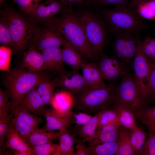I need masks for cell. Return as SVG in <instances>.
<instances>
[{
	"instance_id": "obj_1",
	"label": "cell",
	"mask_w": 155,
	"mask_h": 155,
	"mask_svg": "<svg viewBox=\"0 0 155 155\" xmlns=\"http://www.w3.org/2000/svg\"><path fill=\"white\" fill-rule=\"evenodd\" d=\"M41 24L55 29L84 57L93 60L99 57L88 40L80 18L73 7H68L59 16L47 20Z\"/></svg>"
},
{
	"instance_id": "obj_2",
	"label": "cell",
	"mask_w": 155,
	"mask_h": 155,
	"mask_svg": "<svg viewBox=\"0 0 155 155\" xmlns=\"http://www.w3.org/2000/svg\"><path fill=\"white\" fill-rule=\"evenodd\" d=\"M74 5L76 7L74 9L80 18L88 40L100 57L109 39L110 32L107 25L99 13L85 2Z\"/></svg>"
},
{
	"instance_id": "obj_3",
	"label": "cell",
	"mask_w": 155,
	"mask_h": 155,
	"mask_svg": "<svg viewBox=\"0 0 155 155\" xmlns=\"http://www.w3.org/2000/svg\"><path fill=\"white\" fill-rule=\"evenodd\" d=\"M74 97L75 109L93 116L113 107L117 99L116 86L111 83L105 88L88 86Z\"/></svg>"
},
{
	"instance_id": "obj_4",
	"label": "cell",
	"mask_w": 155,
	"mask_h": 155,
	"mask_svg": "<svg viewBox=\"0 0 155 155\" xmlns=\"http://www.w3.org/2000/svg\"><path fill=\"white\" fill-rule=\"evenodd\" d=\"M98 12L107 25L110 33L138 34L145 28L144 22L127 3L112 8H101Z\"/></svg>"
},
{
	"instance_id": "obj_5",
	"label": "cell",
	"mask_w": 155,
	"mask_h": 155,
	"mask_svg": "<svg viewBox=\"0 0 155 155\" xmlns=\"http://www.w3.org/2000/svg\"><path fill=\"white\" fill-rule=\"evenodd\" d=\"M8 72L5 80L6 91L14 105L20 104L29 91L43 81L49 78L45 71L34 72L23 68Z\"/></svg>"
},
{
	"instance_id": "obj_6",
	"label": "cell",
	"mask_w": 155,
	"mask_h": 155,
	"mask_svg": "<svg viewBox=\"0 0 155 155\" xmlns=\"http://www.w3.org/2000/svg\"><path fill=\"white\" fill-rule=\"evenodd\" d=\"M1 14L7 23L14 50L20 53L30 46L38 24L10 7L1 10Z\"/></svg>"
},
{
	"instance_id": "obj_7",
	"label": "cell",
	"mask_w": 155,
	"mask_h": 155,
	"mask_svg": "<svg viewBox=\"0 0 155 155\" xmlns=\"http://www.w3.org/2000/svg\"><path fill=\"white\" fill-rule=\"evenodd\" d=\"M117 100L122 106L137 115L145 106L146 101L133 75L128 72L116 86Z\"/></svg>"
},
{
	"instance_id": "obj_8",
	"label": "cell",
	"mask_w": 155,
	"mask_h": 155,
	"mask_svg": "<svg viewBox=\"0 0 155 155\" xmlns=\"http://www.w3.org/2000/svg\"><path fill=\"white\" fill-rule=\"evenodd\" d=\"M10 112L11 125L26 142L43 121L42 118L30 112L20 103L17 105L12 104Z\"/></svg>"
},
{
	"instance_id": "obj_9",
	"label": "cell",
	"mask_w": 155,
	"mask_h": 155,
	"mask_svg": "<svg viewBox=\"0 0 155 155\" xmlns=\"http://www.w3.org/2000/svg\"><path fill=\"white\" fill-rule=\"evenodd\" d=\"M140 36L127 32L117 34L112 45L113 56L130 66L137 53Z\"/></svg>"
},
{
	"instance_id": "obj_10",
	"label": "cell",
	"mask_w": 155,
	"mask_h": 155,
	"mask_svg": "<svg viewBox=\"0 0 155 155\" xmlns=\"http://www.w3.org/2000/svg\"><path fill=\"white\" fill-rule=\"evenodd\" d=\"M65 40L52 27L46 24L39 26L38 24L30 46H33L38 52L42 53L46 49L60 48Z\"/></svg>"
},
{
	"instance_id": "obj_11",
	"label": "cell",
	"mask_w": 155,
	"mask_h": 155,
	"mask_svg": "<svg viewBox=\"0 0 155 155\" xmlns=\"http://www.w3.org/2000/svg\"><path fill=\"white\" fill-rule=\"evenodd\" d=\"M142 41L140 36L137 53L130 66L134 78L147 102L150 100L148 92L149 60L143 51Z\"/></svg>"
},
{
	"instance_id": "obj_12",
	"label": "cell",
	"mask_w": 155,
	"mask_h": 155,
	"mask_svg": "<svg viewBox=\"0 0 155 155\" xmlns=\"http://www.w3.org/2000/svg\"><path fill=\"white\" fill-rule=\"evenodd\" d=\"M100 57L98 67L104 80L110 83L130 72L129 66L114 56L103 53Z\"/></svg>"
},
{
	"instance_id": "obj_13",
	"label": "cell",
	"mask_w": 155,
	"mask_h": 155,
	"mask_svg": "<svg viewBox=\"0 0 155 155\" xmlns=\"http://www.w3.org/2000/svg\"><path fill=\"white\" fill-rule=\"evenodd\" d=\"M45 1V3L38 5L28 15V18L33 22L41 24L61 13L68 7L62 0Z\"/></svg>"
},
{
	"instance_id": "obj_14",
	"label": "cell",
	"mask_w": 155,
	"mask_h": 155,
	"mask_svg": "<svg viewBox=\"0 0 155 155\" xmlns=\"http://www.w3.org/2000/svg\"><path fill=\"white\" fill-rule=\"evenodd\" d=\"M53 80L56 88L67 91L75 96L88 86L78 71L65 70Z\"/></svg>"
},
{
	"instance_id": "obj_15",
	"label": "cell",
	"mask_w": 155,
	"mask_h": 155,
	"mask_svg": "<svg viewBox=\"0 0 155 155\" xmlns=\"http://www.w3.org/2000/svg\"><path fill=\"white\" fill-rule=\"evenodd\" d=\"M41 53L44 63L41 71H49L59 75L65 70L60 48L46 49Z\"/></svg>"
},
{
	"instance_id": "obj_16",
	"label": "cell",
	"mask_w": 155,
	"mask_h": 155,
	"mask_svg": "<svg viewBox=\"0 0 155 155\" xmlns=\"http://www.w3.org/2000/svg\"><path fill=\"white\" fill-rule=\"evenodd\" d=\"M74 102V96L71 93L61 90L55 94L50 105L58 113L66 116L72 113Z\"/></svg>"
},
{
	"instance_id": "obj_17",
	"label": "cell",
	"mask_w": 155,
	"mask_h": 155,
	"mask_svg": "<svg viewBox=\"0 0 155 155\" xmlns=\"http://www.w3.org/2000/svg\"><path fill=\"white\" fill-rule=\"evenodd\" d=\"M82 75L88 86L94 88L106 87L98 66L93 63L86 61L81 69Z\"/></svg>"
},
{
	"instance_id": "obj_18",
	"label": "cell",
	"mask_w": 155,
	"mask_h": 155,
	"mask_svg": "<svg viewBox=\"0 0 155 155\" xmlns=\"http://www.w3.org/2000/svg\"><path fill=\"white\" fill-rule=\"evenodd\" d=\"M44 62L41 53L32 45L23 55L22 68L34 72L41 71Z\"/></svg>"
},
{
	"instance_id": "obj_19",
	"label": "cell",
	"mask_w": 155,
	"mask_h": 155,
	"mask_svg": "<svg viewBox=\"0 0 155 155\" xmlns=\"http://www.w3.org/2000/svg\"><path fill=\"white\" fill-rule=\"evenodd\" d=\"M61 49L62 55L64 64L73 70L78 71L86 61L82 55L66 40Z\"/></svg>"
},
{
	"instance_id": "obj_20",
	"label": "cell",
	"mask_w": 155,
	"mask_h": 155,
	"mask_svg": "<svg viewBox=\"0 0 155 155\" xmlns=\"http://www.w3.org/2000/svg\"><path fill=\"white\" fill-rule=\"evenodd\" d=\"M60 134L61 132L59 131L50 130L44 126L33 131L29 136L26 142L32 148L58 140Z\"/></svg>"
},
{
	"instance_id": "obj_21",
	"label": "cell",
	"mask_w": 155,
	"mask_h": 155,
	"mask_svg": "<svg viewBox=\"0 0 155 155\" xmlns=\"http://www.w3.org/2000/svg\"><path fill=\"white\" fill-rule=\"evenodd\" d=\"M3 146L13 151H21L27 152L30 155H35L32 148L11 125L6 141Z\"/></svg>"
},
{
	"instance_id": "obj_22",
	"label": "cell",
	"mask_w": 155,
	"mask_h": 155,
	"mask_svg": "<svg viewBox=\"0 0 155 155\" xmlns=\"http://www.w3.org/2000/svg\"><path fill=\"white\" fill-rule=\"evenodd\" d=\"M119 126L110 124L104 126L96 130L94 138L88 143L92 146L106 142L117 141L119 137Z\"/></svg>"
},
{
	"instance_id": "obj_23",
	"label": "cell",
	"mask_w": 155,
	"mask_h": 155,
	"mask_svg": "<svg viewBox=\"0 0 155 155\" xmlns=\"http://www.w3.org/2000/svg\"><path fill=\"white\" fill-rule=\"evenodd\" d=\"M20 103L24 105L31 113L41 116L45 107L36 88L27 93L22 99Z\"/></svg>"
},
{
	"instance_id": "obj_24",
	"label": "cell",
	"mask_w": 155,
	"mask_h": 155,
	"mask_svg": "<svg viewBox=\"0 0 155 155\" xmlns=\"http://www.w3.org/2000/svg\"><path fill=\"white\" fill-rule=\"evenodd\" d=\"M105 110L102 111L93 116L86 124L75 126L78 133L86 142L88 143L94 138L100 119Z\"/></svg>"
},
{
	"instance_id": "obj_25",
	"label": "cell",
	"mask_w": 155,
	"mask_h": 155,
	"mask_svg": "<svg viewBox=\"0 0 155 155\" xmlns=\"http://www.w3.org/2000/svg\"><path fill=\"white\" fill-rule=\"evenodd\" d=\"M63 117H56L47 114L43 116L46 118L45 127L48 130H58L60 132L68 130V128L73 123L72 113Z\"/></svg>"
},
{
	"instance_id": "obj_26",
	"label": "cell",
	"mask_w": 155,
	"mask_h": 155,
	"mask_svg": "<svg viewBox=\"0 0 155 155\" xmlns=\"http://www.w3.org/2000/svg\"><path fill=\"white\" fill-rule=\"evenodd\" d=\"M118 148L115 155H134L131 145L130 130L123 126L119 127Z\"/></svg>"
},
{
	"instance_id": "obj_27",
	"label": "cell",
	"mask_w": 155,
	"mask_h": 155,
	"mask_svg": "<svg viewBox=\"0 0 155 155\" xmlns=\"http://www.w3.org/2000/svg\"><path fill=\"white\" fill-rule=\"evenodd\" d=\"M112 108L117 112L122 126L130 130H135L137 126L135 115L132 112L122 106L117 100Z\"/></svg>"
},
{
	"instance_id": "obj_28",
	"label": "cell",
	"mask_w": 155,
	"mask_h": 155,
	"mask_svg": "<svg viewBox=\"0 0 155 155\" xmlns=\"http://www.w3.org/2000/svg\"><path fill=\"white\" fill-rule=\"evenodd\" d=\"M56 88L53 80H50L49 78L43 81L38 86L37 90L44 105H50Z\"/></svg>"
},
{
	"instance_id": "obj_29",
	"label": "cell",
	"mask_w": 155,
	"mask_h": 155,
	"mask_svg": "<svg viewBox=\"0 0 155 155\" xmlns=\"http://www.w3.org/2000/svg\"><path fill=\"white\" fill-rule=\"evenodd\" d=\"M58 140L62 155H75L74 144L76 139L68 130L61 132Z\"/></svg>"
},
{
	"instance_id": "obj_30",
	"label": "cell",
	"mask_w": 155,
	"mask_h": 155,
	"mask_svg": "<svg viewBox=\"0 0 155 155\" xmlns=\"http://www.w3.org/2000/svg\"><path fill=\"white\" fill-rule=\"evenodd\" d=\"M91 148V155H115L117 148V141L98 144Z\"/></svg>"
},
{
	"instance_id": "obj_31",
	"label": "cell",
	"mask_w": 155,
	"mask_h": 155,
	"mask_svg": "<svg viewBox=\"0 0 155 155\" xmlns=\"http://www.w3.org/2000/svg\"><path fill=\"white\" fill-rule=\"evenodd\" d=\"M110 124L119 127L122 126L118 113L113 108L104 111L100 118L96 130L104 126Z\"/></svg>"
},
{
	"instance_id": "obj_32",
	"label": "cell",
	"mask_w": 155,
	"mask_h": 155,
	"mask_svg": "<svg viewBox=\"0 0 155 155\" xmlns=\"http://www.w3.org/2000/svg\"><path fill=\"white\" fill-rule=\"evenodd\" d=\"M11 126V119L8 112L0 109V147L4 144Z\"/></svg>"
},
{
	"instance_id": "obj_33",
	"label": "cell",
	"mask_w": 155,
	"mask_h": 155,
	"mask_svg": "<svg viewBox=\"0 0 155 155\" xmlns=\"http://www.w3.org/2000/svg\"><path fill=\"white\" fill-rule=\"evenodd\" d=\"M135 11L142 18L155 21V0H146L143 1Z\"/></svg>"
},
{
	"instance_id": "obj_34",
	"label": "cell",
	"mask_w": 155,
	"mask_h": 155,
	"mask_svg": "<svg viewBox=\"0 0 155 155\" xmlns=\"http://www.w3.org/2000/svg\"><path fill=\"white\" fill-rule=\"evenodd\" d=\"M35 155H62L59 145L52 142L32 148Z\"/></svg>"
},
{
	"instance_id": "obj_35",
	"label": "cell",
	"mask_w": 155,
	"mask_h": 155,
	"mask_svg": "<svg viewBox=\"0 0 155 155\" xmlns=\"http://www.w3.org/2000/svg\"><path fill=\"white\" fill-rule=\"evenodd\" d=\"M0 43L14 50L7 23L1 16L0 19Z\"/></svg>"
},
{
	"instance_id": "obj_36",
	"label": "cell",
	"mask_w": 155,
	"mask_h": 155,
	"mask_svg": "<svg viewBox=\"0 0 155 155\" xmlns=\"http://www.w3.org/2000/svg\"><path fill=\"white\" fill-rule=\"evenodd\" d=\"M12 49L3 45L0 46V69L9 71H10L11 59Z\"/></svg>"
},
{
	"instance_id": "obj_37",
	"label": "cell",
	"mask_w": 155,
	"mask_h": 155,
	"mask_svg": "<svg viewBox=\"0 0 155 155\" xmlns=\"http://www.w3.org/2000/svg\"><path fill=\"white\" fill-rule=\"evenodd\" d=\"M150 129L148 137L143 147L137 155H155V132Z\"/></svg>"
},
{
	"instance_id": "obj_38",
	"label": "cell",
	"mask_w": 155,
	"mask_h": 155,
	"mask_svg": "<svg viewBox=\"0 0 155 155\" xmlns=\"http://www.w3.org/2000/svg\"><path fill=\"white\" fill-rule=\"evenodd\" d=\"M143 51L151 61L155 62V38L146 37L142 41Z\"/></svg>"
},
{
	"instance_id": "obj_39",
	"label": "cell",
	"mask_w": 155,
	"mask_h": 155,
	"mask_svg": "<svg viewBox=\"0 0 155 155\" xmlns=\"http://www.w3.org/2000/svg\"><path fill=\"white\" fill-rule=\"evenodd\" d=\"M129 0H89L86 2L88 5L96 9H100L109 5L115 7L128 3Z\"/></svg>"
},
{
	"instance_id": "obj_40",
	"label": "cell",
	"mask_w": 155,
	"mask_h": 155,
	"mask_svg": "<svg viewBox=\"0 0 155 155\" xmlns=\"http://www.w3.org/2000/svg\"><path fill=\"white\" fill-rule=\"evenodd\" d=\"M148 81V92L150 99H155V62L149 60Z\"/></svg>"
},
{
	"instance_id": "obj_41",
	"label": "cell",
	"mask_w": 155,
	"mask_h": 155,
	"mask_svg": "<svg viewBox=\"0 0 155 155\" xmlns=\"http://www.w3.org/2000/svg\"><path fill=\"white\" fill-rule=\"evenodd\" d=\"M43 0H13L20 10L25 14H30L34 8Z\"/></svg>"
},
{
	"instance_id": "obj_42",
	"label": "cell",
	"mask_w": 155,
	"mask_h": 155,
	"mask_svg": "<svg viewBox=\"0 0 155 155\" xmlns=\"http://www.w3.org/2000/svg\"><path fill=\"white\" fill-rule=\"evenodd\" d=\"M73 123L76 126L83 125L88 122L93 116L82 112H73Z\"/></svg>"
},
{
	"instance_id": "obj_43",
	"label": "cell",
	"mask_w": 155,
	"mask_h": 155,
	"mask_svg": "<svg viewBox=\"0 0 155 155\" xmlns=\"http://www.w3.org/2000/svg\"><path fill=\"white\" fill-rule=\"evenodd\" d=\"M137 116L140 120H145L155 123V106L144 107Z\"/></svg>"
},
{
	"instance_id": "obj_44",
	"label": "cell",
	"mask_w": 155,
	"mask_h": 155,
	"mask_svg": "<svg viewBox=\"0 0 155 155\" xmlns=\"http://www.w3.org/2000/svg\"><path fill=\"white\" fill-rule=\"evenodd\" d=\"M86 142L83 139H76L75 155H91V147L86 146Z\"/></svg>"
},
{
	"instance_id": "obj_45",
	"label": "cell",
	"mask_w": 155,
	"mask_h": 155,
	"mask_svg": "<svg viewBox=\"0 0 155 155\" xmlns=\"http://www.w3.org/2000/svg\"><path fill=\"white\" fill-rule=\"evenodd\" d=\"M10 98L7 92L0 89V109L10 111L12 103L9 101Z\"/></svg>"
},
{
	"instance_id": "obj_46",
	"label": "cell",
	"mask_w": 155,
	"mask_h": 155,
	"mask_svg": "<svg viewBox=\"0 0 155 155\" xmlns=\"http://www.w3.org/2000/svg\"><path fill=\"white\" fill-rule=\"evenodd\" d=\"M136 132L137 138V154L139 152L143 147L146 140V133L141 128L137 126L134 130Z\"/></svg>"
},
{
	"instance_id": "obj_47",
	"label": "cell",
	"mask_w": 155,
	"mask_h": 155,
	"mask_svg": "<svg viewBox=\"0 0 155 155\" xmlns=\"http://www.w3.org/2000/svg\"><path fill=\"white\" fill-rule=\"evenodd\" d=\"M131 143L133 152L134 155H136L137 146V138L135 131L130 130Z\"/></svg>"
},
{
	"instance_id": "obj_48",
	"label": "cell",
	"mask_w": 155,
	"mask_h": 155,
	"mask_svg": "<svg viewBox=\"0 0 155 155\" xmlns=\"http://www.w3.org/2000/svg\"><path fill=\"white\" fill-rule=\"evenodd\" d=\"M146 0H129L127 3V5L130 8L135 11L139 5Z\"/></svg>"
},
{
	"instance_id": "obj_49",
	"label": "cell",
	"mask_w": 155,
	"mask_h": 155,
	"mask_svg": "<svg viewBox=\"0 0 155 155\" xmlns=\"http://www.w3.org/2000/svg\"><path fill=\"white\" fill-rule=\"evenodd\" d=\"M65 4L70 8L73 7L74 5L85 2L88 0H62Z\"/></svg>"
},
{
	"instance_id": "obj_50",
	"label": "cell",
	"mask_w": 155,
	"mask_h": 155,
	"mask_svg": "<svg viewBox=\"0 0 155 155\" xmlns=\"http://www.w3.org/2000/svg\"><path fill=\"white\" fill-rule=\"evenodd\" d=\"M143 124L155 132V123L145 120H140Z\"/></svg>"
},
{
	"instance_id": "obj_51",
	"label": "cell",
	"mask_w": 155,
	"mask_h": 155,
	"mask_svg": "<svg viewBox=\"0 0 155 155\" xmlns=\"http://www.w3.org/2000/svg\"><path fill=\"white\" fill-rule=\"evenodd\" d=\"M14 155H30V154L26 152L15 150L13 152Z\"/></svg>"
},
{
	"instance_id": "obj_52",
	"label": "cell",
	"mask_w": 155,
	"mask_h": 155,
	"mask_svg": "<svg viewBox=\"0 0 155 155\" xmlns=\"http://www.w3.org/2000/svg\"><path fill=\"white\" fill-rule=\"evenodd\" d=\"M6 0H0V4L2 3L5 1Z\"/></svg>"
},
{
	"instance_id": "obj_53",
	"label": "cell",
	"mask_w": 155,
	"mask_h": 155,
	"mask_svg": "<svg viewBox=\"0 0 155 155\" xmlns=\"http://www.w3.org/2000/svg\"></svg>"
},
{
	"instance_id": "obj_54",
	"label": "cell",
	"mask_w": 155,
	"mask_h": 155,
	"mask_svg": "<svg viewBox=\"0 0 155 155\" xmlns=\"http://www.w3.org/2000/svg\"></svg>"
}]
</instances>
